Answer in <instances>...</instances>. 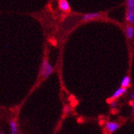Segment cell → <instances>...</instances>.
Wrapping results in <instances>:
<instances>
[{
	"mask_svg": "<svg viewBox=\"0 0 134 134\" xmlns=\"http://www.w3.org/2000/svg\"><path fill=\"white\" fill-rule=\"evenodd\" d=\"M125 35L129 40H132L134 37V27L132 25H129L125 28Z\"/></svg>",
	"mask_w": 134,
	"mask_h": 134,
	"instance_id": "obj_7",
	"label": "cell"
},
{
	"mask_svg": "<svg viewBox=\"0 0 134 134\" xmlns=\"http://www.w3.org/2000/svg\"><path fill=\"white\" fill-rule=\"evenodd\" d=\"M129 104H130V105H131V107H132V116L134 117V100H130Z\"/></svg>",
	"mask_w": 134,
	"mask_h": 134,
	"instance_id": "obj_12",
	"label": "cell"
},
{
	"mask_svg": "<svg viewBox=\"0 0 134 134\" xmlns=\"http://www.w3.org/2000/svg\"><path fill=\"white\" fill-rule=\"evenodd\" d=\"M53 70H54V68H53V66L48 62V60L47 58H44L43 60L41 67H40L39 75L43 77V79H47L52 74Z\"/></svg>",
	"mask_w": 134,
	"mask_h": 134,
	"instance_id": "obj_1",
	"label": "cell"
},
{
	"mask_svg": "<svg viewBox=\"0 0 134 134\" xmlns=\"http://www.w3.org/2000/svg\"><path fill=\"white\" fill-rule=\"evenodd\" d=\"M10 129H11V133L12 134H18L19 133V127L18 124L15 119H10L8 121Z\"/></svg>",
	"mask_w": 134,
	"mask_h": 134,
	"instance_id": "obj_6",
	"label": "cell"
},
{
	"mask_svg": "<svg viewBox=\"0 0 134 134\" xmlns=\"http://www.w3.org/2000/svg\"><path fill=\"white\" fill-rule=\"evenodd\" d=\"M130 98L132 100H134V92H132L131 94H130Z\"/></svg>",
	"mask_w": 134,
	"mask_h": 134,
	"instance_id": "obj_15",
	"label": "cell"
},
{
	"mask_svg": "<svg viewBox=\"0 0 134 134\" xmlns=\"http://www.w3.org/2000/svg\"><path fill=\"white\" fill-rule=\"evenodd\" d=\"M102 16V14L100 12H89L84 14L82 18L81 21H93V20H97L99 19Z\"/></svg>",
	"mask_w": 134,
	"mask_h": 134,
	"instance_id": "obj_2",
	"label": "cell"
},
{
	"mask_svg": "<svg viewBox=\"0 0 134 134\" xmlns=\"http://www.w3.org/2000/svg\"><path fill=\"white\" fill-rule=\"evenodd\" d=\"M58 5L59 8L65 12H70V6L67 0H58Z\"/></svg>",
	"mask_w": 134,
	"mask_h": 134,
	"instance_id": "obj_5",
	"label": "cell"
},
{
	"mask_svg": "<svg viewBox=\"0 0 134 134\" xmlns=\"http://www.w3.org/2000/svg\"><path fill=\"white\" fill-rule=\"evenodd\" d=\"M125 19L129 25H134V12L127 11Z\"/></svg>",
	"mask_w": 134,
	"mask_h": 134,
	"instance_id": "obj_8",
	"label": "cell"
},
{
	"mask_svg": "<svg viewBox=\"0 0 134 134\" xmlns=\"http://www.w3.org/2000/svg\"><path fill=\"white\" fill-rule=\"evenodd\" d=\"M130 84H131V78L129 75L124 76L122 79L121 83H120V86L123 87V88H129V87L130 86Z\"/></svg>",
	"mask_w": 134,
	"mask_h": 134,
	"instance_id": "obj_9",
	"label": "cell"
},
{
	"mask_svg": "<svg viewBox=\"0 0 134 134\" xmlns=\"http://www.w3.org/2000/svg\"><path fill=\"white\" fill-rule=\"evenodd\" d=\"M8 45H9V43H6V44L4 45V48H8Z\"/></svg>",
	"mask_w": 134,
	"mask_h": 134,
	"instance_id": "obj_16",
	"label": "cell"
},
{
	"mask_svg": "<svg viewBox=\"0 0 134 134\" xmlns=\"http://www.w3.org/2000/svg\"><path fill=\"white\" fill-rule=\"evenodd\" d=\"M49 42L52 44V45H54V46H57V41H56V39L54 38H49Z\"/></svg>",
	"mask_w": 134,
	"mask_h": 134,
	"instance_id": "obj_14",
	"label": "cell"
},
{
	"mask_svg": "<svg viewBox=\"0 0 134 134\" xmlns=\"http://www.w3.org/2000/svg\"><path fill=\"white\" fill-rule=\"evenodd\" d=\"M71 111V109H70V107L69 106V105H65L64 107H63V112H64V114H65V115H67V114H69L70 112Z\"/></svg>",
	"mask_w": 134,
	"mask_h": 134,
	"instance_id": "obj_11",
	"label": "cell"
},
{
	"mask_svg": "<svg viewBox=\"0 0 134 134\" xmlns=\"http://www.w3.org/2000/svg\"><path fill=\"white\" fill-rule=\"evenodd\" d=\"M127 92V88H123V87H120L118 89H116L115 92H113V94L110 96V97L109 98L108 100H117L118 98H119L120 97H122L123 95H124Z\"/></svg>",
	"mask_w": 134,
	"mask_h": 134,
	"instance_id": "obj_4",
	"label": "cell"
},
{
	"mask_svg": "<svg viewBox=\"0 0 134 134\" xmlns=\"http://www.w3.org/2000/svg\"><path fill=\"white\" fill-rule=\"evenodd\" d=\"M126 6H127V11L134 12V0H127Z\"/></svg>",
	"mask_w": 134,
	"mask_h": 134,
	"instance_id": "obj_10",
	"label": "cell"
},
{
	"mask_svg": "<svg viewBox=\"0 0 134 134\" xmlns=\"http://www.w3.org/2000/svg\"><path fill=\"white\" fill-rule=\"evenodd\" d=\"M111 107L112 108H116L117 105H118V102H117V100H111Z\"/></svg>",
	"mask_w": 134,
	"mask_h": 134,
	"instance_id": "obj_13",
	"label": "cell"
},
{
	"mask_svg": "<svg viewBox=\"0 0 134 134\" xmlns=\"http://www.w3.org/2000/svg\"><path fill=\"white\" fill-rule=\"evenodd\" d=\"M120 128V124L117 122L108 121L105 124V129L109 133H114Z\"/></svg>",
	"mask_w": 134,
	"mask_h": 134,
	"instance_id": "obj_3",
	"label": "cell"
}]
</instances>
